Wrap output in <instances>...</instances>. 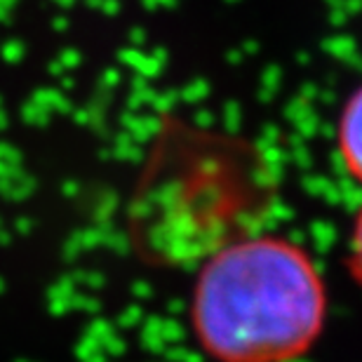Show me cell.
<instances>
[{"mask_svg":"<svg viewBox=\"0 0 362 362\" xmlns=\"http://www.w3.org/2000/svg\"><path fill=\"white\" fill-rule=\"evenodd\" d=\"M337 146L346 172L362 186V85L351 94L339 115Z\"/></svg>","mask_w":362,"mask_h":362,"instance_id":"3","label":"cell"},{"mask_svg":"<svg viewBox=\"0 0 362 362\" xmlns=\"http://www.w3.org/2000/svg\"><path fill=\"white\" fill-rule=\"evenodd\" d=\"M349 264H351V273L360 285H362V207L353 221V233H351V257H349Z\"/></svg>","mask_w":362,"mask_h":362,"instance_id":"4","label":"cell"},{"mask_svg":"<svg viewBox=\"0 0 362 362\" xmlns=\"http://www.w3.org/2000/svg\"><path fill=\"white\" fill-rule=\"evenodd\" d=\"M271 195L255 158L233 141L177 139L160 148L136 188L129 228L153 262H202L250 235Z\"/></svg>","mask_w":362,"mask_h":362,"instance_id":"2","label":"cell"},{"mask_svg":"<svg viewBox=\"0 0 362 362\" xmlns=\"http://www.w3.org/2000/svg\"><path fill=\"white\" fill-rule=\"evenodd\" d=\"M188 313L209 360L292 362L320 341L329 296L303 245L250 233L202 259Z\"/></svg>","mask_w":362,"mask_h":362,"instance_id":"1","label":"cell"}]
</instances>
